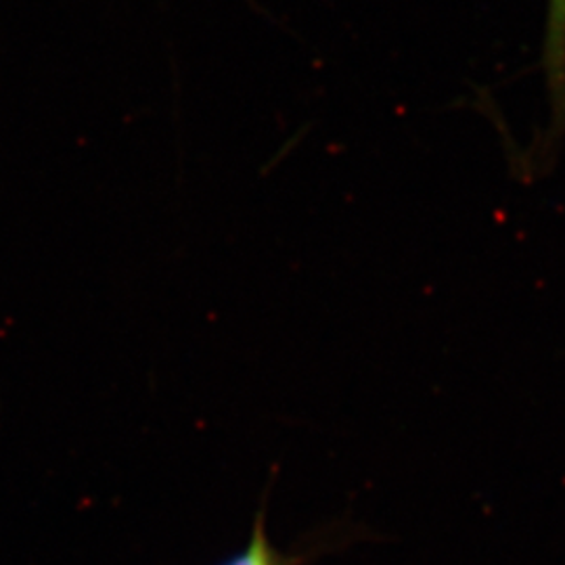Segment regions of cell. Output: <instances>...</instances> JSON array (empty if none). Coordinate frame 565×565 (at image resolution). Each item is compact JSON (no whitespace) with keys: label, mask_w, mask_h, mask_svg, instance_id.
Instances as JSON below:
<instances>
[{"label":"cell","mask_w":565,"mask_h":565,"mask_svg":"<svg viewBox=\"0 0 565 565\" xmlns=\"http://www.w3.org/2000/svg\"><path fill=\"white\" fill-rule=\"evenodd\" d=\"M543 70L553 107V130H565V0H546Z\"/></svg>","instance_id":"obj_1"},{"label":"cell","mask_w":565,"mask_h":565,"mask_svg":"<svg viewBox=\"0 0 565 565\" xmlns=\"http://www.w3.org/2000/svg\"><path fill=\"white\" fill-rule=\"evenodd\" d=\"M300 557H289L273 545L264 525V509H260L247 545L221 565H300Z\"/></svg>","instance_id":"obj_2"}]
</instances>
